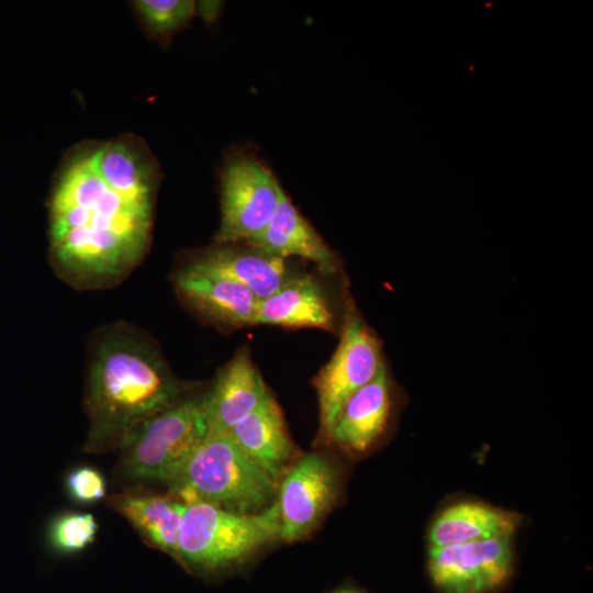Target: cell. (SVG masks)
<instances>
[{
    "instance_id": "6da1fadb",
    "label": "cell",
    "mask_w": 593,
    "mask_h": 593,
    "mask_svg": "<svg viewBox=\"0 0 593 593\" xmlns=\"http://www.w3.org/2000/svg\"><path fill=\"white\" fill-rule=\"evenodd\" d=\"M51 250L76 283L120 278L143 257L152 211L122 198L100 176L93 148L75 154L58 176L49 204Z\"/></svg>"
},
{
    "instance_id": "7a4b0ae2",
    "label": "cell",
    "mask_w": 593,
    "mask_h": 593,
    "mask_svg": "<svg viewBox=\"0 0 593 593\" xmlns=\"http://www.w3.org/2000/svg\"><path fill=\"white\" fill-rule=\"evenodd\" d=\"M183 385L134 332L115 328L98 340L88 374V452L119 448L143 421L179 400Z\"/></svg>"
},
{
    "instance_id": "3957f363",
    "label": "cell",
    "mask_w": 593,
    "mask_h": 593,
    "mask_svg": "<svg viewBox=\"0 0 593 593\" xmlns=\"http://www.w3.org/2000/svg\"><path fill=\"white\" fill-rule=\"evenodd\" d=\"M277 482L238 447L230 433L209 430L167 483L184 505L203 502L251 514L277 500Z\"/></svg>"
},
{
    "instance_id": "277c9868",
    "label": "cell",
    "mask_w": 593,
    "mask_h": 593,
    "mask_svg": "<svg viewBox=\"0 0 593 593\" xmlns=\"http://www.w3.org/2000/svg\"><path fill=\"white\" fill-rule=\"evenodd\" d=\"M209 433L202 402L178 400L139 423L122 441L118 474L169 482Z\"/></svg>"
},
{
    "instance_id": "5b68a950",
    "label": "cell",
    "mask_w": 593,
    "mask_h": 593,
    "mask_svg": "<svg viewBox=\"0 0 593 593\" xmlns=\"http://www.w3.org/2000/svg\"><path fill=\"white\" fill-rule=\"evenodd\" d=\"M276 538H280L277 500L264 511L251 514L197 502L186 505L178 560L216 569L245 558Z\"/></svg>"
},
{
    "instance_id": "8992f818",
    "label": "cell",
    "mask_w": 593,
    "mask_h": 593,
    "mask_svg": "<svg viewBox=\"0 0 593 593\" xmlns=\"http://www.w3.org/2000/svg\"><path fill=\"white\" fill-rule=\"evenodd\" d=\"M220 244L256 239L270 222L282 188L270 169L253 154H233L221 181Z\"/></svg>"
},
{
    "instance_id": "52a82bcc",
    "label": "cell",
    "mask_w": 593,
    "mask_h": 593,
    "mask_svg": "<svg viewBox=\"0 0 593 593\" xmlns=\"http://www.w3.org/2000/svg\"><path fill=\"white\" fill-rule=\"evenodd\" d=\"M384 366L378 339L356 315H348L340 342L314 384L320 405L321 434L328 435L346 402Z\"/></svg>"
},
{
    "instance_id": "ba28073f",
    "label": "cell",
    "mask_w": 593,
    "mask_h": 593,
    "mask_svg": "<svg viewBox=\"0 0 593 593\" xmlns=\"http://www.w3.org/2000/svg\"><path fill=\"white\" fill-rule=\"evenodd\" d=\"M512 536L430 547L428 572L444 593H491L513 573Z\"/></svg>"
},
{
    "instance_id": "9c48e42d",
    "label": "cell",
    "mask_w": 593,
    "mask_h": 593,
    "mask_svg": "<svg viewBox=\"0 0 593 593\" xmlns=\"http://www.w3.org/2000/svg\"><path fill=\"white\" fill-rule=\"evenodd\" d=\"M337 488V473L322 455L306 454L295 461L278 488L280 538L305 537L334 502Z\"/></svg>"
},
{
    "instance_id": "30bf717a",
    "label": "cell",
    "mask_w": 593,
    "mask_h": 593,
    "mask_svg": "<svg viewBox=\"0 0 593 593\" xmlns=\"http://www.w3.org/2000/svg\"><path fill=\"white\" fill-rule=\"evenodd\" d=\"M175 287L191 307L215 322L232 326L256 324L258 299L197 257L178 270Z\"/></svg>"
},
{
    "instance_id": "8fae6325",
    "label": "cell",
    "mask_w": 593,
    "mask_h": 593,
    "mask_svg": "<svg viewBox=\"0 0 593 593\" xmlns=\"http://www.w3.org/2000/svg\"><path fill=\"white\" fill-rule=\"evenodd\" d=\"M270 394L247 349L222 369L211 391L201 399L209 430L228 433Z\"/></svg>"
},
{
    "instance_id": "7c38bea8",
    "label": "cell",
    "mask_w": 593,
    "mask_h": 593,
    "mask_svg": "<svg viewBox=\"0 0 593 593\" xmlns=\"http://www.w3.org/2000/svg\"><path fill=\"white\" fill-rule=\"evenodd\" d=\"M390 410V382L383 366L369 383L346 402L328 439L346 450L363 452L384 432Z\"/></svg>"
},
{
    "instance_id": "4fadbf2b",
    "label": "cell",
    "mask_w": 593,
    "mask_h": 593,
    "mask_svg": "<svg viewBox=\"0 0 593 593\" xmlns=\"http://www.w3.org/2000/svg\"><path fill=\"white\" fill-rule=\"evenodd\" d=\"M249 245L276 257L284 259L298 256L333 272L337 258L320 234L295 209L286 192L264 232Z\"/></svg>"
},
{
    "instance_id": "5bb4252c",
    "label": "cell",
    "mask_w": 593,
    "mask_h": 593,
    "mask_svg": "<svg viewBox=\"0 0 593 593\" xmlns=\"http://www.w3.org/2000/svg\"><path fill=\"white\" fill-rule=\"evenodd\" d=\"M256 324L334 329V315L322 286L310 276L289 278L259 300Z\"/></svg>"
},
{
    "instance_id": "9a60e30c",
    "label": "cell",
    "mask_w": 593,
    "mask_h": 593,
    "mask_svg": "<svg viewBox=\"0 0 593 593\" xmlns=\"http://www.w3.org/2000/svg\"><path fill=\"white\" fill-rule=\"evenodd\" d=\"M238 447L276 481L293 454L281 410L271 394L230 432Z\"/></svg>"
},
{
    "instance_id": "2e32d148",
    "label": "cell",
    "mask_w": 593,
    "mask_h": 593,
    "mask_svg": "<svg viewBox=\"0 0 593 593\" xmlns=\"http://www.w3.org/2000/svg\"><path fill=\"white\" fill-rule=\"evenodd\" d=\"M109 505L125 517L147 544L179 559L183 503L164 495L125 491L110 496Z\"/></svg>"
},
{
    "instance_id": "e0dca14e",
    "label": "cell",
    "mask_w": 593,
    "mask_h": 593,
    "mask_svg": "<svg viewBox=\"0 0 593 593\" xmlns=\"http://www.w3.org/2000/svg\"><path fill=\"white\" fill-rule=\"evenodd\" d=\"M96 167L103 180L130 203L153 211L156 169L144 149L127 139L93 147Z\"/></svg>"
},
{
    "instance_id": "ac0fdd59",
    "label": "cell",
    "mask_w": 593,
    "mask_h": 593,
    "mask_svg": "<svg viewBox=\"0 0 593 593\" xmlns=\"http://www.w3.org/2000/svg\"><path fill=\"white\" fill-rule=\"evenodd\" d=\"M521 517L478 502H460L443 510L429 528L430 547L512 536Z\"/></svg>"
},
{
    "instance_id": "d6986e66",
    "label": "cell",
    "mask_w": 593,
    "mask_h": 593,
    "mask_svg": "<svg viewBox=\"0 0 593 593\" xmlns=\"http://www.w3.org/2000/svg\"><path fill=\"white\" fill-rule=\"evenodd\" d=\"M210 268L246 287L262 300L276 292L288 279L284 259L250 245L249 249L222 246L197 257Z\"/></svg>"
},
{
    "instance_id": "ffe728a7",
    "label": "cell",
    "mask_w": 593,
    "mask_h": 593,
    "mask_svg": "<svg viewBox=\"0 0 593 593\" xmlns=\"http://www.w3.org/2000/svg\"><path fill=\"white\" fill-rule=\"evenodd\" d=\"M134 7L146 27L161 37L187 25L197 9V4L188 0H138Z\"/></svg>"
},
{
    "instance_id": "44dd1931",
    "label": "cell",
    "mask_w": 593,
    "mask_h": 593,
    "mask_svg": "<svg viewBox=\"0 0 593 593\" xmlns=\"http://www.w3.org/2000/svg\"><path fill=\"white\" fill-rule=\"evenodd\" d=\"M97 530L98 524L92 514L68 512L52 522L48 538L55 550L72 553L92 544Z\"/></svg>"
},
{
    "instance_id": "7402d4cb",
    "label": "cell",
    "mask_w": 593,
    "mask_h": 593,
    "mask_svg": "<svg viewBox=\"0 0 593 593\" xmlns=\"http://www.w3.org/2000/svg\"><path fill=\"white\" fill-rule=\"evenodd\" d=\"M66 489L74 501L91 504L104 497L105 480L94 468L78 467L67 475Z\"/></svg>"
},
{
    "instance_id": "603a6c76",
    "label": "cell",
    "mask_w": 593,
    "mask_h": 593,
    "mask_svg": "<svg viewBox=\"0 0 593 593\" xmlns=\"http://www.w3.org/2000/svg\"><path fill=\"white\" fill-rule=\"evenodd\" d=\"M332 593H365V592L356 590V589H340Z\"/></svg>"
}]
</instances>
